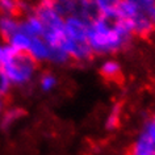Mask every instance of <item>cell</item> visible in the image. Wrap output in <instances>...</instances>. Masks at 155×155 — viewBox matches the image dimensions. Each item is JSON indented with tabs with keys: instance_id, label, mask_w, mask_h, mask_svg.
<instances>
[{
	"instance_id": "6da1fadb",
	"label": "cell",
	"mask_w": 155,
	"mask_h": 155,
	"mask_svg": "<svg viewBox=\"0 0 155 155\" xmlns=\"http://www.w3.org/2000/svg\"><path fill=\"white\" fill-rule=\"evenodd\" d=\"M133 33L117 17L99 16L88 24V45L94 55H110L126 49Z\"/></svg>"
},
{
	"instance_id": "7a4b0ae2",
	"label": "cell",
	"mask_w": 155,
	"mask_h": 155,
	"mask_svg": "<svg viewBox=\"0 0 155 155\" xmlns=\"http://www.w3.org/2000/svg\"><path fill=\"white\" fill-rule=\"evenodd\" d=\"M88 22L79 16L64 18V44L63 49L70 59L75 62H88L94 57L88 45Z\"/></svg>"
},
{
	"instance_id": "3957f363",
	"label": "cell",
	"mask_w": 155,
	"mask_h": 155,
	"mask_svg": "<svg viewBox=\"0 0 155 155\" xmlns=\"http://www.w3.org/2000/svg\"><path fill=\"white\" fill-rule=\"evenodd\" d=\"M37 63L26 53H17L4 45L3 64L0 72L9 79L13 87H22L29 84L36 76Z\"/></svg>"
},
{
	"instance_id": "277c9868",
	"label": "cell",
	"mask_w": 155,
	"mask_h": 155,
	"mask_svg": "<svg viewBox=\"0 0 155 155\" xmlns=\"http://www.w3.org/2000/svg\"><path fill=\"white\" fill-rule=\"evenodd\" d=\"M129 155H155V122H145L141 133L134 139Z\"/></svg>"
},
{
	"instance_id": "5b68a950",
	"label": "cell",
	"mask_w": 155,
	"mask_h": 155,
	"mask_svg": "<svg viewBox=\"0 0 155 155\" xmlns=\"http://www.w3.org/2000/svg\"><path fill=\"white\" fill-rule=\"evenodd\" d=\"M26 54L33 58L36 63H44V62H50V55H51V49L50 46L44 41L42 37L32 38L30 45L28 48Z\"/></svg>"
},
{
	"instance_id": "8992f818",
	"label": "cell",
	"mask_w": 155,
	"mask_h": 155,
	"mask_svg": "<svg viewBox=\"0 0 155 155\" xmlns=\"http://www.w3.org/2000/svg\"><path fill=\"white\" fill-rule=\"evenodd\" d=\"M21 32H24L26 36H29L30 38H36L42 36V22L38 18V16L34 12L26 15L25 18L20 20V28Z\"/></svg>"
},
{
	"instance_id": "52a82bcc",
	"label": "cell",
	"mask_w": 155,
	"mask_h": 155,
	"mask_svg": "<svg viewBox=\"0 0 155 155\" xmlns=\"http://www.w3.org/2000/svg\"><path fill=\"white\" fill-rule=\"evenodd\" d=\"M20 28V20L13 15H2L0 16V36L7 41Z\"/></svg>"
},
{
	"instance_id": "ba28073f",
	"label": "cell",
	"mask_w": 155,
	"mask_h": 155,
	"mask_svg": "<svg viewBox=\"0 0 155 155\" xmlns=\"http://www.w3.org/2000/svg\"><path fill=\"white\" fill-rule=\"evenodd\" d=\"M99 72L103 78H105L107 80H117L120 75H121L122 70L121 64L114 59H105L101 62L99 67Z\"/></svg>"
},
{
	"instance_id": "9c48e42d",
	"label": "cell",
	"mask_w": 155,
	"mask_h": 155,
	"mask_svg": "<svg viewBox=\"0 0 155 155\" xmlns=\"http://www.w3.org/2000/svg\"><path fill=\"white\" fill-rule=\"evenodd\" d=\"M30 41H32V38L29 36H26L24 32H21V30L18 29L16 33L12 34V36L7 40V45L17 53H26L29 45H30Z\"/></svg>"
},
{
	"instance_id": "30bf717a",
	"label": "cell",
	"mask_w": 155,
	"mask_h": 155,
	"mask_svg": "<svg viewBox=\"0 0 155 155\" xmlns=\"http://www.w3.org/2000/svg\"><path fill=\"white\" fill-rule=\"evenodd\" d=\"M91 2L94 3L99 16L116 17V12L121 0H91Z\"/></svg>"
},
{
	"instance_id": "8fae6325",
	"label": "cell",
	"mask_w": 155,
	"mask_h": 155,
	"mask_svg": "<svg viewBox=\"0 0 155 155\" xmlns=\"http://www.w3.org/2000/svg\"><path fill=\"white\" fill-rule=\"evenodd\" d=\"M24 116V110L17 107H12L8 109L3 110L2 116H0V126L3 129H9L13 124H16Z\"/></svg>"
},
{
	"instance_id": "7c38bea8",
	"label": "cell",
	"mask_w": 155,
	"mask_h": 155,
	"mask_svg": "<svg viewBox=\"0 0 155 155\" xmlns=\"http://www.w3.org/2000/svg\"><path fill=\"white\" fill-rule=\"evenodd\" d=\"M121 105L120 104H114L112 107V109L109 110L107 118H105V127L107 130H114L117 129V126L120 125V118H121Z\"/></svg>"
},
{
	"instance_id": "4fadbf2b",
	"label": "cell",
	"mask_w": 155,
	"mask_h": 155,
	"mask_svg": "<svg viewBox=\"0 0 155 155\" xmlns=\"http://www.w3.org/2000/svg\"><path fill=\"white\" fill-rule=\"evenodd\" d=\"M58 79L57 76L51 72H45L44 75L40 78V88L44 92H50L57 87Z\"/></svg>"
},
{
	"instance_id": "5bb4252c",
	"label": "cell",
	"mask_w": 155,
	"mask_h": 155,
	"mask_svg": "<svg viewBox=\"0 0 155 155\" xmlns=\"http://www.w3.org/2000/svg\"><path fill=\"white\" fill-rule=\"evenodd\" d=\"M20 5L18 0H0V12L2 15H15Z\"/></svg>"
},
{
	"instance_id": "9a60e30c",
	"label": "cell",
	"mask_w": 155,
	"mask_h": 155,
	"mask_svg": "<svg viewBox=\"0 0 155 155\" xmlns=\"http://www.w3.org/2000/svg\"><path fill=\"white\" fill-rule=\"evenodd\" d=\"M12 83L9 82V79L7 78L4 74L0 72V95L3 96V97H5L7 95L11 92V90H12Z\"/></svg>"
},
{
	"instance_id": "2e32d148",
	"label": "cell",
	"mask_w": 155,
	"mask_h": 155,
	"mask_svg": "<svg viewBox=\"0 0 155 155\" xmlns=\"http://www.w3.org/2000/svg\"><path fill=\"white\" fill-rule=\"evenodd\" d=\"M3 53H4V45H0V70H2L3 64Z\"/></svg>"
},
{
	"instance_id": "e0dca14e",
	"label": "cell",
	"mask_w": 155,
	"mask_h": 155,
	"mask_svg": "<svg viewBox=\"0 0 155 155\" xmlns=\"http://www.w3.org/2000/svg\"><path fill=\"white\" fill-rule=\"evenodd\" d=\"M3 110H4V97L0 95V116H2Z\"/></svg>"
},
{
	"instance_id": "ac0fdd59",
	"label": "cell",
	"mask_w": 155,
	"mask_h": 155,
	"mask_svg": "<svg viewBox=\"0 0 155 155\" xmlns=\"http://www.w3.org/2000/svg\"><path fill=\"white\" fill-rule=\"evenodd\" d=\"M151 120H153V121H154V122H155V114H154V116H153V118H151Z\"/></svg>"
}]
</instances>
